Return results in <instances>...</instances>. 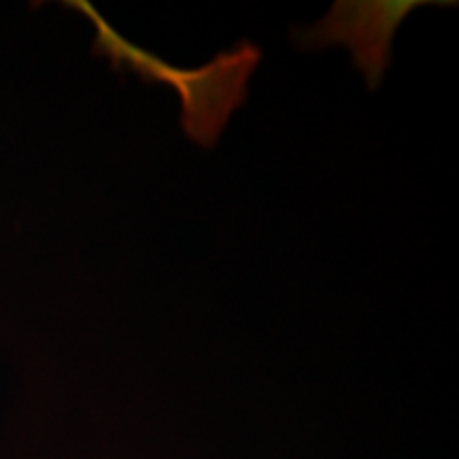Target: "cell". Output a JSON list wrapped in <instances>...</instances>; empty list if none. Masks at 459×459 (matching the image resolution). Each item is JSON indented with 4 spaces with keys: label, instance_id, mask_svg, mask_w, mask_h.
I'll return each mask as SVG.
<instances>
[{
    "label": "cell",
    "instance_id": "2",
    "mask_svg": "<svg viewBox=\"0 0 459 459\" xmlns=\"http://www.w3.org/2000/svg\"><path fill=\"white\" fill-rule=\"evenodd\" d=\"M455 3L443 0H336L328 15L317 24L294 28L291 41L300 49H324L344 45L353 56V65L364 74L370 91L383 83V74L392 65V43L406 15L417 7Z\"/></svg>",
    "mask_w": 459,
    "mask_h": 459
},
{
    "label": "cell",
    "instance_id": "1",
    "mask_svg": "<svg viewBox=\"0 0 459 459\" xmlns=\"http://www.w3.org/2000/svg\"><path fill=\"white\" fill-rule=\"evenodd\" d=\"M96 28L94 54L107 57L117 74L134 73L143 83H166L181 99V128L189 141L211 149L232 117L247 102L249 79L262 60V49L251 41H238L198 68H181L162 60L119 34L90 3H66Z\"/></svg>",
    "mask_w": 459,
    "mask_h": 459
}]
</instances>
